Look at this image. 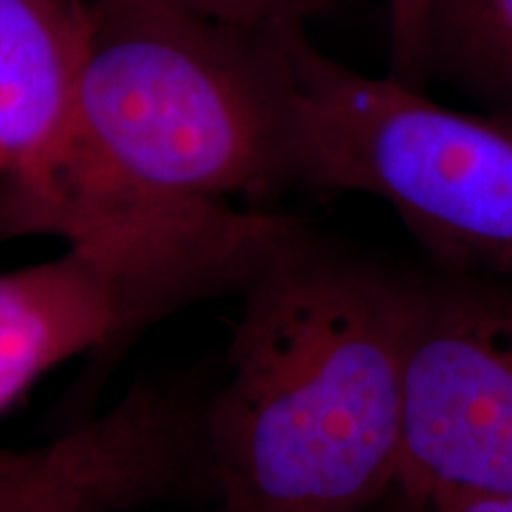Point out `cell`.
I'll return each instance as SVG.
<instances>
[{
	"instance_id": "6da1fadb",
	"label": "cell",
	"mask_w": 512,
	"mask_h": 512,
	"mask_svg": "<svg viewBox=\"0 0 512 512\" xmlns=\"http://www.w3.org/2000/svg\"><path fill=\"white\" fill-rule=\"evenodd\" d=\"M299 188L297 95L280 27L171 0H88V41L53 169L0 190V240L72 242L124 219Z\"/></svg>"
},
{
	"instance_id": "7a4b0ae2",
	"label": "cell",
	"mask_w": 512,
	"mask_h": 512,
	"mask_svg": "<svg viewBox=\"0 0 512 512\" xmlns=\"http://www.w3.org/2000/svg\"><path fill=\"white\" fill-rule=\"evenodd\" d=\"M202 403L223 512H368L401 463L413 273L290 221L245 290Z\"/></svg>"
},
{
	"instance_id": "3957f363",
	"label": "cell",
	"mask_w": 512,
	"mask_h": 512,
	"mask_svg": "<svg viewBox=\"0 0 512 512\" xmlns=\"http://www.w3.org/2000/svg\"><path fill=\"white\" fill-rule=\"evenodd\" d=\"M297 95L299 188L387 202L444 271L512 278V119L451 110L280 27Z\"/></svg>"
},
{
	"instance_id": "277c9868",
	"label": "cell",
	"mask_w": 512,
	"mask_h": 512,
	"mask_svg": "<svg viewBox=\"0 0 512 512\" xmlns=\"http://www.w3.org/2000/svg\"><path fill=\"white\" fill-rule=\"evenodd\" d=\"M394 489L415 505L512 494L510 275H413Z\"/></svg>"
},
{
	"instance_id": "5b68a950",
	"label": "cell",
	"mask_w": 512,
	"mask_h": 512,
	"mask_svg": "<svg viewBox=\"0 0 512 512\" xmlns=\"http://www.w3.org/2000/svg\"><path fill=\"white\" fill-rule=\"evenodd\" d=\"M226 290L221 242L174 219L112 223L67 242L57 259L3 273L0 413L67 358Z\"/></svg>"
},
{
	"instance_id": "8992f818",
	"label": "cell",
	"mask_w": 512,
	"mask_h": 512,
	"mask_svg": "<svg viewBox=\"0 0 512 512\" xmlns=\"http://www.w3.org/2000/svg\"><path fill=\"white\" fill-rule=\"evenodd\" d=\"M88 41V0H0V190H34L60 155Z\"/></svg>"
},
{
	"instance_id": "52a82bcc",
	"label": "cell",
	"mask_w": 512,
	"mask_h": 512,
	"mask_svg": "<svg viewBox=\"0 0 512 512\" xmlns=\"http://www.w3.org/2000/svg\"><path fill=\"white\" fill-rule=\"evenodd\" d=\"M136 470L131 434L117 418L102 415L53 444L0 453V505L50 494L107 512L131 494Z\"/></svg>"
},
{
	"instance_id": "ba28073f",
	"label": "cell",
	"mask_w": 512,
	"mask_h": 512,
	"mask_svg": "<svg viewBox=\"0 0 512 512\" xmlns=\"http://www.w3.org/2000/svg\"><path fill=\"white\" fill-rule=\"evenodd\" d=\"M425 76L512 110V0H427Z\"/></svg>"
},
{
	"instance_id": "9c48e42d",
	"label": "cell",
	"mask_w": 512,
	"mask_h": 512,
	"mask_svg": "<svg viewBox=\"0 0 512 512\" xmlns=\"http://www.w3.org/2000/svg\"><path fill=\"white\" fill-rule=\"evenodd\" d=\"M197 15L247 29H273L283 24H306L325 15L342 0H171Z\"/></svg>"
},
{
	"instance_id": "30bf717a",
	"label": "cell",
	"mask_w": 512,
	"mask_h": 512,
	"mask_svg": "<svg viewBox=\"0 0 512 512\" xmlns=\"http://www.w3.org/2000/svg\"><path fill=\"white\" fill-rule=\"evenodd\" d=\"M392 76L425 91V10L427 0H387Z\"/></svg>"
},
{
	"instance_id": "8fae6325",
	"label": "cell",
	"mask_w": 512,
	"mask_h": 512,
	"mask_svg": "<svg viewBox=\"0 0 512 512\" xmlns=\"http://www.w3.org/2000/svg\"><path fill=\"white\" fill-rule=\"evenodd\" d=\"M415 505V503H413ZM418 512H512L510 496H448L415 505Z\"/></svg>"
},
{
	"instance_id": "7c38bea8",
	"label": "cell",
	"mask_w": 512,
	"mask_h": 512,
	"mask_svg": "<svg viewBox=\"0 0 512 512\" xmlns=\"http://www.w3.org/2000/svg\"><path fill=\"white\" fill-rule=\"evenodd\" d=\"M0 512H91V510H86L81 503L72 501V498L34 494V496H22V498H15V501L3 503L0 505Z\"/></svg>"
},
{
	"instance_id": "4fadbf2b",
	"label": "cell",
	"mask_w": 512,
	"mask_h": 512,
	"mask_svg": "<svg viewBox=\"0 0 512 512\" xmlns=\"http://www.w3.org/2000/svg\"><path fill=\"white\" fill-rule=\"evenodd\" d=\"M368 512H418V508L408 501L406 496L401 494V491H392L387 498H382L380 503L375 505V508H370Z\"/></svg>"
},
{
	"instance_id": "5bb4252c",
	"label": "cell",
	"mask_w": 512,
	"mask_h": 512,
	"mask_svg": "<svg viewBox=\"0 0 512 512\" xmlns=\"http://www.w3.org/2000/svg\"><path fill=\"white\" fill-rule=\"evenodd\" d=\"M0 176H3V162H0Z\"/></svg>"
}]
</instances>
